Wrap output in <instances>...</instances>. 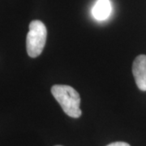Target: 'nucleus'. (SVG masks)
I'll list each match as a JSON object with an SVG mask.
<instances>
[{
  "mask_svg": "<svg viewBox=\"0 0 146 146\" xmlns=\"http://www.w3.org/2000/svg\"><path fill=\"white\" fill-rule=\"evenodd\" d=\"M132 73L137 87L141 91H146V55L141 54L135 58Z\"/></svg>",
  "mask_w": 146,
  "mask_h": 146,
  "instance_id": "3",
  "label": "nucleus"
},
{
  "mask_svg": "<svg viewBox=\"0 0 146 146\" xmlns=\"http://www.w3.org/2000/svg\"><path fill=\"white\" fill-rule=\"evenodd\" d=\"M47 30L40 21H33L26 37V49L29 56L36 58L42 53L46 42Z\"/></svg>",
  "mask_w": 146,
  "mask_h": 146,
  "instance_id": "2",
  "label": "nucleus"
},
{
  "mask_svg": "<svg viewBox=\"0 0 146 146\" xmlns=\"http://www.w3.org/2000/svg\"><path fill=\"white\" fill-rule=\"evenodd\" d=\"M56 146H61V145H56Z\"/></svg>",
  "mask_w": 146,
  "mask_h": 146,
  "instance_id": "6",
  "label": "nucleus"
},
{
  "mask_svg": "<svg viewBox=\"0 0 146 146\" xmlns=\"http://www.w3.org/2000/svg\"><path fill=\"white\" fill-rule=\"evenodd\" d=\"M112 6L110 0H97L92 9L93 16L98 21H105L111 14Z\"/></svg>",
  "mask_w": 146,
  "mask_h": 146,
  "instance_id": "4",
  "label": "nucleus"
},
{
  "mask_svg": "<svg viewBox=\"0 0 146 146\" xmlns=\"http://www.w3.org/2000/svg\"><path fill=\"white\" fill-rule=\"evenodd\" d=\"M51 94L68 116L75 119L80 117V98L76 89L69 85L55 84L51 88Z\"/></svg>",
  "mask_w": 146,
  "mask_h": 146,
  "instance_id": "1",
  "label": "nucleus"
},
{
  "mask_svg": "<svg viewBox=\"0 0 146 146\" xmlns=\"http://www.w3.org/2000/svg\"><path fill=\"white\" fill-rule=\"evenodd\" d=\"M107 146H131L129 144L126 143V142H122V141H119V142H114L111 143Z\"/></svg>",
  "mask_w": 146,
  "mask_h": 146,
  "instance_id": "5",
  "label": "nucleus"
}]
</instances>
